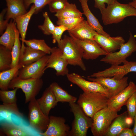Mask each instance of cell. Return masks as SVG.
Instances as JSON below:
<instances>
[{
	"label": "cell",
	"instance_id": "cell-1",
	"mask_svg": "<svg viewBox=\"0 0 136 136\" xmlns=\"http://www.w3.org/2000/svg\"><path fill=\"white\" fill-rule=\"evenodd\" d=\"M103 24L106 25L117 23L129 16H136V9L128 4H123L117 1L100 11Z\"/></svg>",
	"mask_w": 136,
	"mask_h": 136
},
{
	"label": "cell",
	"instance_id": "cell-2",
	"mask_svg": "<svg viewBox=\"0 0 136 136\" xmlns=\"http://www.w3.org/2000/svg\"><path fill=\"white\" fill-rule=\"evenodd\" d=\"M109 99L107 96L99 92H83L80 94L77 104L92 119L97 112L108 106Z\"/></svg>",
	"mask_w": 136,
	"mask_h": 136
},
{
	"label": "cell",
	"instance_id": "cell-3",
	"mask_svg": "<svg viewBox=\"0 0 136 136\" xmlns=\"http://www.w3.org/2000/svg\"><path fill=\"white\" fill-rule=\"evenodd\" d=\"M57 46L69 64L79 66L84 71L86 70L83 60L82 50L72 38L64 35Z\"/></svg>",
	"mask_w": 136,
	"mask_h": 136
},
{
	"label": "cell",
	"instance_id": "cell-4",
	"mask_svg": "<svg viewBox=\"0 0 136 136\" xmlns=\"http://www.w3.org/2000/svg\"><path fill=\"white\" fill-rule=\"evenodd\" d=\"M69 106L74 119L68 136H86L92 125V119L87 116L77 103H70Z\"/></svg>",
	"mask_w": 136,
	"mask_h": 136
},
{
	"label": "cell",
	"instance_id": "cell-5",
	"mask_svg": "<svg viewBox=\"0 0 136 136\" xmlns=\"http://www.w3.org/2000/svg\"><path fill=\"white\" fill-rule=\"evenodd\" d=\"M118 112L108 106L95 113L92 118L90 128L92 135L105 136L112 123L118 116Z\"/></svg>",
	"mask_w": 136,
	"mask_h": 136
},
{
	"label": "cell",
	"instance_id": "cell-6",
	"mask_svg": "<svg viewBox=\"0 0 136 136\" xmlns=\"http://www.w3.org/2000/svg\"><path fill=\"white\" fill-rule=\"evenodd\" d=\"M43 83V81L41 78L24 79L17 76L10 82L8 88L21 89L25 94V103H26L36 98L41 89Z\"/></svg>",
	"mask_w": 136,
	"mask_h": 136
},
{
	"label": "cell",
	"instance_id": "cell-7",
	"mask_svg": "<svg viewBox=\"0 0 136 136\" xmlns=\"http://www.w3.org/2000/svg\"><path fill=\"white\" fill-rule=\"evenodd\" d=\"M119 49L118 52L107 53L100 61L111 65H119L127 61L126 58L136 51V40L131 32L127 42L123 44Z\"/></svg>",
	"mask_w": 136,
	"mask_h": 136
},
{
	"label": "cell",
	"instance_id": "cell-8",
	"mask_svg": "<svg viewBox=\"0 0 136 136\" xmlns=\"http://www.w3.org/2000/svg\"><path fill=\"white\" fill-rule=\"evenodd\" d=\"M28 119L29 126L40 132L47 129L49 122V117L45 115L39 107L35 98L29 102Z\"/></svg>",
	"mask_w": 136,
	"mask_h": 136
},
{
	"label": "cell",
	"instance_id": "cell-9",
	"mask_svg": "<svg viewBox=\"0 0 136 136\" xmlns=\"http://www.w3.org/2000/svg\"><path fill=\"white\" fill-rule=\"evenodd\" d=\"M136 72V61H129L127 60L122 65H111L109 68L93 73L87 77L97 78L110 77L120 80L129 73Z\"/></svg>",
	"mask_w": 136,
	"mask_h": 136
},
{
	"label": "cell",
	"instance_id": "cell-10",
	"mask_svg": "<svg viewBox=\"0 0 136 136\" xmlns=\"http://www.w3.org/2000/svg\"><path fill=\"white\" fill-rule=\"evenodd\" d=\"M87 79L89 81L99 83L107 90L110 95V98L118 94L129 84L127 77H124L120 80L116 79L113 77H87Z\"/></svg>",
	"mask_w": 136,
	"mask_h": 136
},
{
	"label": "cell",
	"instance_id": "cell-11",
	"mask_svg": "<svg viewBox=\"0 0 136 136\" xmlns=\"http://www.w3.org/2000/svg\"><path fill=\"white\" fill-rule=\"evenodd\" d=\"M68 64L59 49L54 47L52 48L51 53L49 55L45 70L52 68L56 71L57 76H66L69 73L67 67Z\"/></svg>",
	"mask_w": 136,
	"mask_h": 136
},
{
	"label": "cell",
	"instance_id": "cell-12",
	"mask_svg": "<svg viewBox=\"0 0 136 136\" xmlns=\"http://www.w3.org/2000/svg\"><path fill=\"white\" fill-rule=\"evenodd\" d=\"M49 55H46L38 60L22 67L19 70L17 76L22 79L40 78L46 70Z\"/></svg>",
	"mask_w": 136,
	"mask_h": 136
},
{
	"label": "cell",
	"instance_id": "cell-13",
	"mask_svg": "<svg viewBox=\"0 0 136 136\" xmlns=\"http://www.w3.org/2000/svg\"><path fill=\"white\" fill-rule=\"evenodd\" d=\"M66 76L69 81L77 85L83 92H99L109 98H110L108 90L96 82L87 80L81 75L74 73H69Z\"/></svg>",
	"mask_w": 136,
	"mask_h": 136
},
{
	"label": "cell",
	"instance_id": "cell-14",
	"mask_svg": "<svg viewBox=\"0 0 136 136\" xmlns=\"http://www.w3.org/2000/svg\"><path fill=\"white\" fill-rule=\"evenodd\" d=\"M48 127L45 131L40 132L44 136H68L71 128L65 123V119L62 117L51 116Z\"/></svg>",
	"mask_w": 136,
	"mask_h": 136
},
{
	"label": "cell",
	"instance_id": "cell-15",
	"mask_svg": "<svg viewBox=\"0 0 136 136\" xmlns=\"http://www.w3.org/2000/svg\"><path fill=\"white\" fill-rule=\"evenodd\" d=\"M71 37L82 49L83 59L86 60L95 59L100 56L105 55L107 54L94 40L86 39L81 40Z\"/></svg>",
	"mask_w": 136,
	"mask_h": 136
},
{
	"label": "cell",
	"instance_id": "cell-16",
	"mask_svg": "<svg viewBox=\"0 0 136 136\" xmlns=\"http://www.w3.org/2000/svg\"><path fill=\"white\" fill-rule=\"evenodd\" d=\"M136 91V84L133 81H130L128 85L120 92L109 98L108 106L118 112L122 106L125 105L128 99Z\"/></svg>",
	"mask_w": 136,
	"mask_h": 136
},
{
	"label": "cell",
	"instance_id": "cell-17",
	"mask_svg": "<svg viewBox=\"0 0 136 136\" xmlns=\"http://www.w3.org/2000/svg\"><path fill=\"white\" fill-rule=\"evenodd\" d=\"M94 40L107 53L115 52L119 49L121 45L125 42L122 37H112L98 33L95 36Z\"/></svg>",
	"mask_w": 136,
	"mask_h": 136
},
{
	"label": "cell",
	"instance_id": "cell-18",
	"mask_svg": "<svg viewBox=\"0 0 136 136\" xmlns=\"http://www.w3.org/2000/svg\"><path fill=\"white\" fill-rule=\"evenodd\" d=\"M68 31L70 36L81 40H94V36L98 33L84 19Z\"/></svg>",
	"mask_w": 136,
	"mask_h": 136
},
{
	"label": "cell",
	"instance_id": "cell-19",
	"mask_svg": "<svg viewBox=\"0 0 136 136\" xmlns=\"http://www.w3.org/2000/svg\"><path fill=\"white\" fill-rule=\"evenodd\" d=\"M35 9L36 7L33 4L28 11L23 14L17 17L14 20L21 37L20 39L22 41L21 49L24 48L25 46L24 42L25 40L28 25L32 15L35 13Z\"/></svg>",
	"mask_w": 136,
	"mask_h": 136
},
{
	"label": "cell",
	"instance_id": "cell-20",
	"mask_svg": "<svg viewBox=\"0 0 136 136\" xmlns=\"http://www.w3.org/2000/svg\"><path fill=\"white\" fill-rule=\"evenodd\" d=\"M37 101L41 109L47 116H49L51 110L55 107L58 103L49 86L46 89L42 96L37 99Z\"/></svg>",
	"mask_w": 136,
	"mask_h": 136
},
{
	"label": "cell",
	"instance_id": "cell-21",
	"mask_svg": "<svg viewBox=\"0 0 136 136\" xmlns=\"http://www.w3.org/2000/svg\"><path fill=\"white\" fill-rule=\"evenodd\" d=\"M46 55L43 51L25 46L23 49L21 50L18 64L22 67H25L38 60Z\"/></svg>",
	"mask_w": 136,
	"mask_h": 136
},
{
	"label": "cell",
	"instance_id": "cell-22",
	"mask_svg": "<svg viewBox=\"0 0 136 136\" xmlns=\"http://www.w3.org/2000/svg\"><path fill=\"white\" fill-rule=\"evenodd\" d=\"M79 1L83 10V14L86 17L87 21L90 26L98 33L107 36H110L104 30L98 19L90 11L88 4V0H79Z\"/></svg>",
	"mask_w": 136,
	"mask_h": 136
},
{
	"label": "cell",
	"instance_id": "cell-23",
	"mask_svg": "<svg viewBox=\"0 0 136 136\" xmlns=\"http://www.w3.org/2000/svg\"><path fill=\"white\" fill-rule=\"evenodd\" d=\"M7 8L6 19L14 20L17 17L27 12L24 0H5Z\"/></svg>",
	"mask_w": 136,
	"mask_h": 136
},
{
	"label": "cell",
	"instance_id": "cell-24",
	"mask_svg": "<svg viewBox=\"0 0 136 136\" xmlns=\"http://www.w3.org/2000/svg\"><path fill=\"white\" fill-rule=\"evenodd\" d=\"M128 115L127 111L118 115L112 123L105 136H117L123 129L129 128L130 126L127 120Z\"/></svg>",
	"mask_w": 136,
	"mask_h": 136
},
{
	"label": "cell",
	"instance_id": "cell-25",
	"mask_svg": "<svg viewBox=\"0 0 136 136\" xmlns=\"http://www.w3.org/2000/svg\"><path fill=\"white\" fill-rule=\"evenodd\" d=\"M16 27L15 21L11 20L8 24L5 30L0 38V44L10 50L15 42V28Z\"/></svg>",
	"mask_w": 136,
	"mask_h": 136
},
{
	"label": "cell",
	"instance_id": "cell-26",
	"mask_svg": "<svg viewBox=\"0 0 136 136\" xmlns=\"http://www.w3.org/2000/svg\"><path fill=\"white\" fill-rule=\"evenodd\" d=\"M49 86L52 90L57 102L70 103H76L77 98L69 93L56 82L52 83Z\"/></svg>",
	"mask_w": 136,
	"mask_h": 136
},
{
	"label": "cell",
	"instance_id": "cell-27",
	"mask_svg": "<svg viewBox=\"0 0 136 136\" xmlns=\"http://www.w3.org/2000/svg\"><path fill=\"white\" fill-rule=\"evenodd\" d=\"M22 67L18 64L9 69L0 72V88L2 90H7L10 83L15 77L17 76L19 70Z\"/></svg>",
	"mask_w": 136,
	"mask_h": 136
},
{
	"label": "cell",
	"instance_id": "cell-28",
	"mask_svg": "<svg viewBox=\"0 0 136 136\" xmlns=\"http://www.w3.org/2000/svg\"><path fill=\"white\" fill-rule=\"evenodd\" d=\"M0 131L7 136H29L30 135L22 127L10 122L1 123Z\"/></svg>",
	"mask_w": 136,
	"mask_h": 136
},
{
	"label": "cell",
	"instance_id": "cell-29",
	"mask_svg": "<svg viewBox=\"0 0 136 136\" xmlns=\"http://www.w3.org/2000/svg\"><path fill=\"white\" fill-rule=\"evenodd\" d=\"M83 15L75 4L69 3L65 8L56 13L54 15L57 18H70L81 17Z\"/></svg>",
	"mask_w": 136,
	"mask_h": 136
},
{
	"label": "cell",
	"instance_id": "cell-30",
	"mask_svg": "<svg viewBox=\"0 0 136 136\" xmlns=\"http://www.w3.org/2000/svg\"><path fill=\"white\" fill-rule=\"evenodd\" d=\"M12 62L11 51L5 46H0V71H3L11 68Z\"/></svg>",
	"mask_w": 136,
	"mask_h": 136
},
{
	"label": "cell",
	"instance_id": "cell-31",
	"mask_svg": "<svg viewBox=\"0 0 136 136\" xmlns=\"http://www.w3.org/2000/svg\"><path fill=\"white\" fill-rule=\"evenodd\" d=\"M24 43L27 46L36 50L43 51L47 54H50L52 48L50 47L43 39H32L25 40Z\"/></svg>",
	"mask_w": 136,
	"mask_h": 136
},
{
	"label": "cell",
	"instance_id": "cell-32",
	"mask_svg": "<svg viewBox=\"0 0 136 136\" xmlns=\"http://www.w3.org/2000/svg\"><path fill=\"white\" fill-rule=\"evenodd\" d=\"M15 39L11 50L12 62L11 68H13L18 64L21 50V45L19 38L20 35L16 27L15 28Z\"/></svg>",
	"mask_w": 136,
	"mask_h": 136
},
{
	"label": "cell",
	"instance_id": "cell-33",
	"mask_svg": "<svg viewBox=\"0 0 136 136\" xmlns=\"http://www.w3.org/2000/svg\"><path fill=\"white\" fill-rule=\"evenodd\" d=\"M84 19V18L83 17L78 18H57L56 24L58 25L64 26L67 28L69 31L74 28Z\"/></svg>",
	"mask_w": 136,
	"mask_h": 136
},
{
	"label": "cell",
	"instance_id": "cell-34",
	"mask_svg": "<svg viewBox=\"0 0 136 136\" xmlns=\"http://www.w3.org/2000/svg\"><path fill=\"white\" fill-rule=\"evenodd\" d=\"M43 16L44 18V23L42 24L39 25L38 28L45 35H52L55 26L50 19L47 12L43 13Z\"/></svg>",
	"mask_w": 136,
	"mask_h": 136
},
{
	"label": "cell",
	"instance_id": "cell-35",
	"mask_svg": "<svg viewBox=\"0 0 136 136\" xmlns=\"http://www.w3.org/2000/svg\"><path fill=\"white\" fill-rule=\"evenodd\" d=\"M18 89L15 88L12 90H0V99L3 104H8L16 103V92Z\"/></svg>",
	"mask_w": 136,
	"mask_h": 136
},
{
	"label": "cell",
	"instance_id": "cell-36",
	"mask_svg": "<svg viewBox=\"0 0 136 136\" xmlns=\"http://www.w3.org/2000/svg\"><path fill=\"white\" fill-rule=\"evenodd\" d=\"M0 112L1 115L11 114L20 118L23 117V114L19 111L16 103L1 105Z\"/></svg>",
	"mask_w": 136,
	"mask_h": 136
},
{
	"label": "cell",
	"instance_id": "cell-37",
	"mask_svg": "<svg viewBox=\"0 0 136 136\" xmlns=\"http://www.w3.org/2000/svg\"><path fill=\"white\" fill-rule=\"evenodd\" d=\"M69 3L68 0H52L48 5L50 12L56 13L63 9Z\"/></svg>",
	"mask_w": 136,
	"mask_h": 136
},
{
	"label": "cell",
	"instance_id": "cell-38",
	"mask_svg": "<svg viewBox=\"0 0 136 136\" xmlns=\"http://www.w3.org/2000/svg\"><path fill=\"white\" fill-rule=\"evenodd\" d=\"M52 0H24V5L27 9L30 5L33 4L36 7L35 14L38 13L45 6L48 5Z\"/></svg>",
	"mask_w": 136,
	"mask_h": 136
},
{
	"label": "cell",
	"instance_id": "cell-39",
	"mask_svg": "<svg viewBox=\"0 0 136 136\" xmlns=\"http://www.w3.org/2000/svg\"><path fill=\"white\" fill-rule=\"evenodd\" d=\"M125 105L128 116L134 118L136 114V91L129 98Z\"/></svg>",
	"mask_w": 136,
	"mask_h": 136
},
{
	"label": "cell",
	"instance_id": "cell-40",
	"mask_svg": "<svg viewBox=\"0 0 136 136\" xmlns=\"http://www.w3.org/2000/svg\"><path fill=\"white\" fill-rule=\"evenodd\" d=\"M68 30L67 28L62 25L55 26V28L52 34V42L53 43L59 44L62 38L63 33Z\"/></svg>",
	"mask_w": 136,
	"mask_h": 136
},
{
	"label": "cell",
	"instance_id": "cell-41",
	"mask_svg": "<svg viewBox=\"0 0 136 136\" xmlns=\"http://www.w3.org/2000/svg\"><path fill=\"white\" fill-rule=\"evenodd\" d=\"M94 7L98 9L100 11L105 8V4L107 5L111 4L117 1V0H94Z\"/></svg>",
	"mask_w": 136,
	"mask_h": 136
},
{
	"label": "cell",
	"instance_id": "cell-42",
	"mask_svg": "<svg viewBox=\"0 0 136 136\" xmlns=\"http://www.w3.org/2000/svg\"><path fill=\"white\" fill-rule=\"evenodd\" d=\"M7 8L3 9L0 14V34L2 35L8 23L9 20H4V16L7 12Z\"/></svg>",
	"mask_w": 136,
	"mask_h": 136
},
{
	"label": "cell",
	"instance_id": "cell-43",
	"mask_svg": "<svg viewBox=\"0 0 136 136\" xmlns=\"http://www.w3.org/2000/svg\"><path fill=\"white\" fill-rule=\"evenodd\" d=\"M117 136H133L132 129L129 128L124 129Z\"/></svg>",
	"mask_w": 136,
	"mask_h": 136
},
{
	"label": "cell",
	"instance_id": "cell-44",
	"mask_svg": "<svg viewBox=\"0 0 136 136\" xmlns=\"http://www.w3.org/2000/svg\"><path fill=\"white\" fill-rule=\"evenodd\" d=\"M134 125L132 130L133 136H136V114L134 118Z\"/></svg>",
	"mask_w": 136,
	"mask_h": 136
},
{
	"label": "cell",
	"instance_id": "cell-45",
	"mask_svg": "<svg viewBox=\"0 0 136 136\" xmlns=\"http://www.w3.org/2000/svg\"><path fill=\"white\" fill-rule=\"evenodd\" d=\"M136 9V0H133L128 3Z\"/></svg>",
	"mask_w": 136,
	"mask_h": 136
}]
</instances>
